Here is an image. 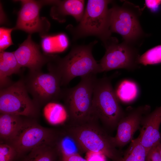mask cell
I'll return each mask as SVG.
<instances>
[{"mask_svg": "<svg viewBox=\"0 0 161 161\" xmlns=\"http://www.w3.org/2000/svg\"><path fill=\"white\" fill-rule=\"evenodd\" d=\"M74 141L80 154L99 152L112 161H120L122 151L115 146L113 137L94 118L83 124L69 125L64 131Z\"/></svg>", "mask_w": 161, "mask_h": 161, "instance_id": "6da1fadb", "label": "cell"}, {"mask_svg": "<svg viewBox=\"0 0 161 161\" xmlns=\"http://www.w3.org/2000/svg\"><path fill=\"white\" fill-rule=\"evenodd\" d=\"M97 42L95 41L88 45L74 47L63 58L54 55L48 63V68L60 75L61 86L67 85L77 77L100 73L99 64L92 53V48Z\"/></svg>", "mask_w": 161, "mask_h": 161, "instance_id": "7a4b0ae2", "label": "cell"}, {"mask_svg": "<svg viewBox=\"0 0 161 161\" xmlns=\"http://www.w3.org/2000/svg\"><path fill=\"white\" fill-rule=\"evenodd\" d=\"M124 112L112 86L111 78H97L93 88L91 115L106 130L113 131Z\"/></svg>", "mask_w": 161, "mask_h": 161, "instance_id": "3957f363", "label": "cell"}, {"mask_svg": "<svg viewBox=\"0 0 161 161\" xmlns=\"http://www.w3.org/2000/svg\"><path fill=\"white\" fill-rule=\"evenodd\" d=\"M96 75L91 74L81 77L75 86L62 90V99L68 112L69 125L81 124L91 119Z\"/></svg>", "mask_w": 161, "mask_h": 161, "instance_id": "277c9868", "label": "cell"}, {"mask_svg": "<svg viewBox=\"0 0 161 161\" xmlns=\"http://www.w3.org/2000/svg\"><path fill=\"white\" fill-rule=\"evenodd\" d=\"M111 1L89 0L83 16L77 26H68L74 39L89 35L99 38L103 43L109 39L110 30L108 4Z\"/></svg>", "mask_w": 161, "mask_h": 161, "instance_id": "5b68a950", "label": "cell"}, {"mask_svg": "<svg viewBox=\"0 0 161 161\" xmlns=\"http://www.w3.org/2000/svg\"><path fill=\"white\" fill-rule=\"evenodd\" d=\"M140 7L128 1L121 6L109 9L110 30L120 35L124 42L135 46L144 36L139 21L141 14Z\"/></svg>", "mask_w": 161, "mask_h": 161, "instance_id": "8992f818", "label": "cell"}, {"mask_svg": "<svg viewBox=\"0 0 161 161\" xmlns=\"http://www.w3.org/2000/svg\"><path fill=\"white\" fill-rule=\"evenodd\" d=\"M28 93L22 79L0 89V113L36 117L39 106L30 97Z\"/></svg>", "mask_w": 161, "mask_h": 161, "instance_id": "52a82bcc", "label": "cell"}, {"mask_svg": "<svg viewBox=\"0 0 161 161\" xmlns=\"http://www.w3.org/2000/svg\"><path fill=\"white\" fill-rule=\"evenodd\" d=\"M49 69V72L46 73L41 70L30 72L24 80L28 93L39 106L62 99L61 77L54 70Z\"/></svg>", "mask_w": 161, "mask_h": 161, "instance_id": "ba28073f", "label": "cell"}, {"mask_svg": "<svg viewBox=\"0 0 161 161\" xmlns=\"http://www.w3.org/2000/svg\"><path fill=\"white\" fill-rule=\"evenodd\" d=\"M106 51L99 63L100 73L118 69L134 71L139 68L140 56L135 46L111 37L103 43Z\"/></svg>", "mask_w": 161, "mask_h": 161, "instance_id": "9c48e42d", "label": "cell"}, {"mask_svg": "<svg viewBox=\"0 0 161 161\" xmlns=\"http://www.w3.org/2000/svg\"><path fill=\"white\" fill-rule=\"evenodd\" d=\"M60 133L43 127L35 121L27 120L24 123L14 138L10 142L18 157L38 146L55 145Z\"/></svg>", "mask_w": 161, "mask_h": 161, "instance_id": "30bf717a", "label": "cell"}, {"mask_svg": "<svg viewBox=\"0 0 161 161\" xmlns=\"http://www.w3.org/2000/svg\"><path fill=\"white\" fill-rule=\"evenodd\" d=\"M20 1L21 6L13 30H22L30 34L38 32L42 38L47 35L50 23L46 18L40 17L39 15L41 8L47 5L46 0H22Z\"/></svg>", "mask_w": 161, "mask_h": 161, "instance_id": "8fae6325", "label": "cell"}, {"mask_svg": "<svg viewBox=\"0 0 161 161\" xmlns=\"http://www.w3.org/2000/svg\"><path fill=\"white\" fill-rule=\"evenodd\" d=\"M151 110V106L148 105L127 108L118 124L116 134L113 137L117 148L123 147L133 140L135 133L140 129L143 117Z\"/></svg>", "mask_w": 161, "mask_h": 161, "instance_id": "7c38bea8", "label": "cell"}, {"mask_svg": "<svg viewBox=\"0 0 161 161\" xmlns=\"http://www.w3.org/2000/svg\"><path fill=\"white\" fill-rule=\"evenodd\" d=\"M14 52L20 66L28 68L30 72L41 70L42 67L48 63L53 56L42 54L38 45L32 39L31 34Z\"/></svg>", "mask_w": 161, "mask_h": 161, "instance_id": "4fadbf2b", "label": "cell"}, {"mask_svg": "<svg viewBox=\"0 0 161 161\" xmlns=\"http://www.w3.org/2000/svg\"><path fill=\"white\" fill-rule=\"evenodd\" d=\"M161 124V106L143 117L138 137L147 152L161 142L160 128Z\"/></svg>", "mask_w": 161, "mask_h": 161, "instance_id": "5bb4252c", "label": "cell"}, {"mask_svg": "<svg viewBox=\"0 0 161 161\" xmlns=\"http://www.w3.org/2000/svg\"><path fill=\"white\" fill-rule=\"evenodd\" d=\"M48 4L52 5L50 12L51 16L60 22H64L66 16L68 15L80 21L84 12V0H48Z\"/></svg>", "mask_w": 161, "mask_h": 161, "instance_id": "9a60e30c", "label": "cell"}, {"mask_svg": "<svg viewBox=\"0 0 161 161\" xmlns=\"http://www.w3.org/2000/svg\"><path fill=\"white\" fill-rule=\"evenodd\" d=\"M21 68L16 60L14 52H0V89L7 87L12 83L9 76L13 74L19 73Z\"/></svg>", "mask_w": 161, "mask_h": 161, "instance_id": "2e32d148", "label": "cell"}, {"mask_svg": "<svg viewBox=\"0 0 161 161\" xmlns=\"http://www.w3.org/2000/svg\"><path fill=\"white\" fill-rule=\"evenodd\" d=\"M21 116L0 113V137L1 140L10 142L14 138L24 121Z\"/></svg>", "mask_w": 161, "mask_h": 161, "instance_id": "e0dca14e", "label": "cell"}, {"mask_svg": "<svg viewBox=\"0 0 161 161\" xmlns=\"http://www.w3.org/2000/svg\"><path fill=\"white\" fill-rule=\"evenodd\" d=\"M41 45L43 50L46 53L61 52L68 47L69 41L66 35L63 33L46 35L42 37Z\"/></svg>", "mask_w": 161, "mask_h": 161, "instance_id": "ac0fdd59", "label": "cell"}, {"mask_svg": "<svg viewBox=\"0 0 161 161\" xmlns=\"http://www.w3.org/2000/svg\"><path fill=\"white\" fill-rule=\"evenodd\" d=\"M58 159L55 145H45L30 151L24 161H58Z\"/></svg>", "mask_w": 161, "mask_h": 161, "instance_id": "d6986e66", "label": "cell"}, {"mask_svg": "<svg viewBox=\"0 0 161 161\" xmlns=\"http://www.w3.org/2000/svg\"><path fill=\"white\" fill-rule=\"evenodd\" d=\"M44 113L48 121L53 125L62 124L68 119L65 106L58 101L48 103L44 108Z\"/></svg>", "mask_w": 161, "mask_h": 161, "instance_id": "ffe728a7", "label": "cell"}, {"mask_svg": "<svg viewBox=\"0 0 161 161\" xmlns=\"http://www.w3.org/2000/svg\"><path fill=\"white\" fill-rule=\"evenodd\" d=\"M120 101L125 103L133 102L138 96V87L135 82L129 80L122 81L115 91Z\"/></svg>", "mask_w": 161, "mask_h": 161, "instance_id": "44dd1931", "label": "cell"}, {"mask_svg": "<svg viewBox=\"0 0 161 161\" xmlns=\"http://www.w3.org/2000/svg\"><path fill=\"white\" fill-rule=\"evenodd\" d=\"M55 145L59 156L81 154L74 141L64 131L60 133Z\"/></svg>", "mask_w": 161, "mask_h": 161, "instance_id": "7402d4cb", "label": "cell"}, {"mask_svg": "<svg viewBox=\"0 0 161 161\" xmlns=\"http://www.w3.org/2000/svg\"><path fill=\"white\" fill-rule=\"evenodd\" d=\"M138 62L140 65L144 66L161 63V44L150 49L140 55Z\"/></svg>", "mask_w": 161, "mask_h": 161, "instance_id": "603a6c76", "label": "cell"}, {"mask_svg": "<svg viewBox=\"0 0 161 161\" xmlns=\"http://www.w3.org/2000/svg\"><path fill=\"white\" fill-rule=\"evenodd\" d=\"M131 142L129 147L131 150L134 161H145L148 152L138 137Z\"/></svg>", "mask_w": 161, "mask_h": 161, "instance_id": "cb8c5ba5", "label": "cell"}, {"mask_svg": "<svg viewBox=\"0 0 161 161\" xmlns=\"http://www.w3.org/2000/svg\"><path fill=\"white\" fill-rule=\"evenodd\" d=\"M18 157L16 150L11 145L0 144V161H14Z\"/></svg>", "mask_w": 161, "mask_h": 161, "instance_id": "d4e9b609", "label": "cell"}, {"mask_svg": "<svg viewBox=\"0 0 161 161\" xmlns=\"http://www.w3.org/2000/svg\"><path fill=\"white\" fill-rule=\"evenodd\" d=\"M13 28L5 27L0 28V51H4L6 49L13 44L12 41L11 33Z\"/></svg>", "mask_w": 161, "mask_h": 161, "instance_id": "484cf974", "label": "cell"}, {"mask_svg": "<svg viewBox=\"0 0 161 161\" xmlns=\"http://www.w3.org/2000/svg\"><path fill=\"white\" fill-rule=\"evenodd\" d=\"M157 145L152 147L148 151L145 161H161V155L158 150Z\"/></svg>", "mask_w": 161, "mask_h": 161, "instance_id": "4316f807", "label": "cell"}, {"mask_svg": "<svg viewBox=\"0 0 161 161\" xmlns=\"http://www.w3.org/2000/svg\"><path fill=\"white\" fill-rule=\"evenodd\" d=\"M86 154V159L87 161H106L107 157L101 153L89 152Z\"/></svg>", "mask_w": 161, "mask_h": 161, "instance_id": "83f0119b", "label": "cell"}, {"mask_svg": "<svg viewBox=\"0 0 161 161\" xmlns=\"http://www.w3.org/2000/svg\"><path fill=\"white\" fill-rule=\"evenodd\" d=\"M58 161H87L83 158L80 154H75L69 156H59Z\"/></svg>", "mask_w": 161, "mask_h": 161, "instance_id": "f1b7e54d", "label": "cell"}, {"mask_svg": "<svg viewBox=\"0 0 161 161\" xmlns=\"http://www.w3.org/2000/svg\"><path fill=\"white\" fill-rule=\"evenodd\" d=\"M145 4L147 7L152 12L157 11L161 5V0L145 1Z\"/></svg>", "mask_w": 161, "mask_h": 161, "instance_id": "f546056e", "label": "cell"}, {"mask_svg": "<svg viewBox=\"0 0 161 161\" xmlns=\"http://www.w3.org/2000/svg\"><path fill=\"white\" fill-rule=\"evenodd\" d=\"M120 161H134V155L131 150L129 146L123 154Z\"/></svg>", "mask_w": 161, "mask_h": 161, "instance_id": "4dcf8cb0", "label": "cell"}, {"mask_svg": "<svg viewBox=\"0 0 161 161\" xmlns=\"http://www.w3.org/2000/svg\"><path fill=\"white\" fill-rule=\"evenodd\" d=\"M157 145L158 150L161 155V142L158 143Z\"/></svg>", "mask_w": 161, "mask_h": 161, "instance_id": "1f68e13d", "label": "cell"}]
</instances>
